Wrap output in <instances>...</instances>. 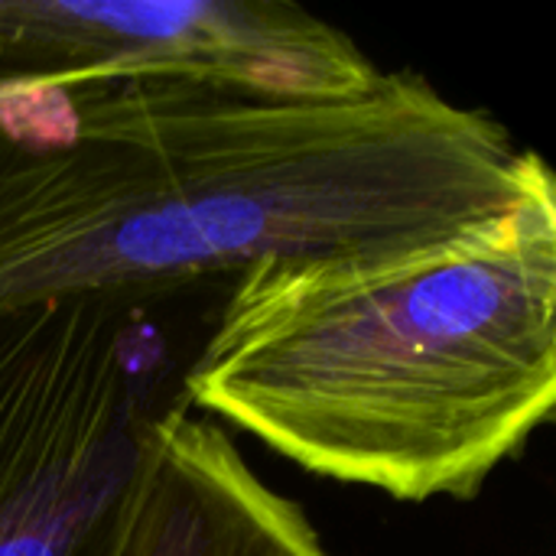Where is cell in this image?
I'll return each instance as SVG.
<instances>
[{
    "instance_id": "cell-5",
    "label": "cell",
    "mask_w": 556,
    "mask_h": 556,
    "mask_svg": "<svg viewBox=\"0 0 556 556\" xmlns=\"http://www.w3.org/2000/svg\"><path fill=\"white\" fill-rule=\"evenodd\" d=\"M121 556H332L306 508L267 485L228 430L176 404L156 430Z\"/></svg>"
},
{
    "instance_id": "cell-2",
    "label": "cell",
    "mask_w": 556,
    "mask_h": 556,
    "mask_svg": "<svg viewBox=\"0 0 556 556\" xmlns=\"http://www.w3.org/2000/svg\"><path fill=\"white\" fill-rule=\"evenodd\" d=\"M182 397L316 479L479 498L554 417V173L459 225L254 261Z\"/></svg>"
},
{
    "instance_id": "cell-3",
    "label": "cell",
    "mask_w": 556,
    "mask_h": 556,
    "mask_svg": "<svg viewBox=\"0 0 556 556\" xmlns=\"http://www.w3.org/2000/svg\"><path fill=\"white\" fill-rule=\"evenodd\" d=\"M140 300L0 309V556H121L160 420L186 401Z\"/></svg>"
},
{
    "instance_id": "cell-4",
    "label": "cell",
    "mask_w": 556,
    "mask_h": 556,
    "mask_svg": "<svg viewBox=\"0 0 556 556\" xmlns=\"http://www.w3.org/2000/svg\"><path fill=\"white\" fill-rule=\"evenodd\" d=\"M195 78L277 98H352L384 68L283 0H0V94Z\"/></svg>"
},
{
    "instance_id": "cell-1",
    "label": "cell",
    "mask_w": 556,
    "mask_h": 556,
    "mask_svg": "<svg viewBox=\"0 0 556 556\" xmlns=\"http://www.w3.org/2000/svg\"><path fill=\"white\" fill-rule=\"evenodd\" d=\"M544 169L414 72L352 98L195 78L0 94V309L147 296L261 257L459 225Z\"/></svg>"
}]
</instances>
